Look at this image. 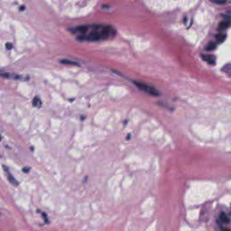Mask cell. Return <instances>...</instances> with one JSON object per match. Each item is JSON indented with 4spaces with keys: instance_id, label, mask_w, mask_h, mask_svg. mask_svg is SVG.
I'll return each instance as SVG.
<instances>
[{
    "instance_id": "obj_1",
    "label": "cell",
    "mask_w": 231,
    "mask_h": 231,
    "mask_svg": "<svg viewBox=\"0 0 231 231\" xmlns=\"http://www.w3.org/2000/svg\"><path fill=\"white\" fill-rule=\"evenodd\" d=\"M133 83L138 89H140L141 91L145 92L146 93L156 97L159 96L160 95L159 92L153 86L140 82L134 81Z\"/></svg>"
},
{
    "instance_id": "obj_2",
    "label": "cell",
    "mask_w": 231,
    "mask_h": 231,
    "mask_svg": "<svg viewBox=\"0 0 231 231\" xmlns=\"http://www.w3.org/2000/svg\"><path fill=\"white\" fill-rule=\"evenodd\" d=\"M231 20L228 19L222 20L219 24L218 29L220 31H222L228 28L231 25Z\"/></svg>"
},
{
    "instance_id": "obj_3",
    "label": "cell",
    "mask_w": 231,
    "mask_h": 231,
    "mask_svg": "<svg viewBox=\"0 0 231 231\" xmlns=\"http://www.w3.org/2000/svg\"><path fill=\"white\" fill-rule=\"evenodd\" d=\"M203 59L209 64L213 65L215 63L216 57L212 55H202Z\"/></svg>"
},
{
    "instance_id": "obj_4",
    "label": "cell",
    "mask_w": 231,
    "mask_h": 231,
    "mask_svg": "<svg viewBox=\"0 0 231 231\" xmlns=\"http://www.w3.org/2000/svg\"><path fill=\"white\" fill-rule=\"evenodd\" d=\"M3 167H4L5 170L6 171H7V173H8V178L9 179V181L11 182V183L12 184L14 185H16V186H17L18 185V182L16 180V179L15 178H14L13 176L10 173H9V171H8V168L7 167H5V166H3Z\"/></svg>"
},
{
    "instance_id": "obj_5",
    "label": "cell",
    "mask_w": 231,
    "mask_h": 231,
    "mask_svg": "<svg viewBox=\"0 0 231 231\" xmlns=\"http://www.w3.org/2000/svg\"><path fill=\"white\" fill-rule=\"evenodd\" d=\"M226 37V35L222 33H218L215 36L216 39L218 43H222L223 42Z\"/></svg>"
},
{
    "instance_id": "obj_6",
    "label": "cell",
    "mask_w": 231,
    "mask_h": 231,
    "mask_svg": "<svg viewBox=\"0 0 231 231\" xmlns=\"http://www.w3.org/2000/svg\"><path fill=\"white\" fill-rule=\"evenodd\" d=\"M216 44L214 42H210L205 47V50L207 51H213L216 48Z\"/></svg>"
},
{
    "instance_id": "obj_7",
    "label": "cell",
    "mask_w": 231,
    "mask_h": 231,
    "mask_svg": "<svg viewBox=\"0 0 231 231\" xmlns=\"http://www.w3.org/2000/svg\"><path fill=\"white\" fill-rule=\"evenodd\" d=\"M33 104L35 107H40L42 105V102L40 99L38 97H36L33 98Z\"/></svg>"
},
{
    "instance_id": "obj_8",
    "label": "cell",
    "mask_w": 231,
    "mask_h": 231,
    "mask_svg": "<svg viewBox=\"0 0 231 231\" xmlns=\"http://www.w3.org/2000/svg\"><path fill=\"white\" fill-rule=\"evenodd\" d=\"M76 29L80 32H81V33H86L87 31L88 30L89 27L87 26H80L77 27Z\"/></svg>"
},
{
    "instance_id": "obj_9",
    "label": "cell",
    "mask_w": 231,
    "mask_h": 231,
    "mask_svg": "<svg viewBox=\"0 0 231 231\" xmlns=\"http://www.w3.org/2000/svg\"><path fill=\"white\" fill-rule=\"evenodd\" d=\"M61 62L62 64H64L71 65H73V66H79V65L77 63L70 61V60H62L61 61Z\"/></svg>"
},
{
    "instance_id": "obj_10",
    "label": "cell",
    "mask_w": 231,
    "mask_h": 231,
    "mask_svg": "<svg viewBox=\"0 0 231 231\" xmlns=\"http://www.w3.org/2000/svg\"><path fill=\"white\" fill-rule=\"evenodd\" d=\"M212 2L218 5H223L227 2V0H210Z\"/></svg>"
},
{
    "instance_id": "obj_11",
    "label": "cell",
    "mask_w": 231,
    "mask_h": 231,
    "mask_svg": "<svg viewBox=\"0 0 231 231\" xmlns=\"http://www.w3.org/2000/svg\"><path fill=\"white\" fill-rule=\"evenodd\" d=\"M220 218H221V220H222L223 222H227H227H228V219L227 218L226 215L225 214V213H222L221 214V216H220Z\"/></svg>"
},
{
    "instance_id": "obj_12",
    "label": "cell",
    "mask_w": 231,
    "mask_h": 231,
    "mask_svg": "<svg viewBox=\"0 0 231 231\" xmlns=\"http://www.w3.org/2000/svg\"><path fill=\"white\" fill-rule=\"evenodd\" d=\"M42 217H43V218H44L45 222H46V223H48V222H49V221H48V218H47V214L45 213H42Z\"/></svg>"
},
{
    "instance_id": "obj_13",
    "label": "cell",
    "mask_w": 231,
    "mask_h": 231,
    "mask_svg": "<svg viewBox=\"0 0 231 231\" xmlns=\"http://www.w3.org/2000/svg\"><path fill=\"white\" fill-rule=\"evenodd\" d=\"M6 48L8 50H11L13 48V45L11 43H7L6 45Z\"/></svg>"
},
{
    "instance_id": "obj_14",
    "label": "cell",
    "mask_w": 231,
    "mask_h": 231,
    "mask_svg": "<svg viewBox=\"0 0 231 231\" xmlns=\"http://www.w3.org/2000/svg\"><path fill=\"white\" fill-rule=\"evenodd\" d=\"M30 167H25L24 168H23L22 169V171L24 172L25 173H28L29 170H30Z\"/></svg>"
},
{
    "instance_id": "obj_15",
    "label": "cell",
    "mask_w": 231,
    "mask_h": 231,
    "mask_svg": "<svg viewBox=\"0 0 231 231\" xmlns=\"http://www.w3.org/2000/svg\"><path fill=\"white\" fill-rule=\"evenodd\" d=\"M25 7H24V6H22V7H20V10H21V11H23V10L25 9Z\"/></svg>"
}]
</instances>
